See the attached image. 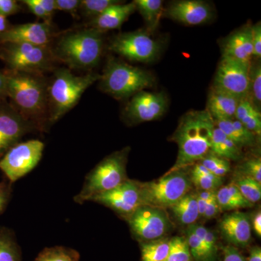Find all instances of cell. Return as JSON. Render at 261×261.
I'll use <instances>...</instances> for the list:
<instances>
[{"mask_svg":"<svg viewBox=\"0 0 261 261\" xmlns=\"http://www.w3.org/2000/svg\"><path fill=\"white\" fill-rule=\"evenodd\" d=\"M5 71L10 104L35 130H47L48 80L41 73Z\"/></svg>","mask_w":261,"mask_h":261,"instance_id":"6da1fadb","label":"cell"},{"mask_svg":"<svg viewBox=\"0 0 261 261\" xmlns=\"http://www.w3.org/2000/svg\"><path fill=\"white\" fill-rule=\"evenodd\" d=\"M216 124L207 110L191 111L180 119L173 140L177 144L176 163L168 173L179 171L200 162L211 152L213 134Z\"/></svg>","mask_w":261,"mask_h":261,"instance_id":"7a4b0ae2","label":"cell"},{"mask_svg":"<svg viewBox=\"0 0 261 261\" xmlns=\"http://www.w3.org/2000/svg\"><path fill=\"white\" fill-rule=\"evenodd\" d=\"M56 61L71 69L90 70L95 68L102 58L104 48L103 32L89 28L65 33L51 47Z\"/></svg>","mask_w":261,"mask_h":261,"instance_id":"3957f363","label":"cell"},{"mask_svg":"<svg viewBox=\"0 0 261 261\" xmlns=\"http://www.w3.org/2000/svg\"><path fill=\"white\" fill-rule=\"evenodd\" d=\"M100 79L98 73L75 75L69 69L56 70L51 80H48L47 126L57 121L73 109L85 91Z\"/></svg>","mask_w":261,"mask_h":261,"instance_id":"277c9868","label":"cell"},{"mask_svg":"<svg viewBox=\"0 0 261 261\" xmlns=\"http://www.w3.org/2000/svg\"><path fill=\"white\" fill-rule=\"evenodd\" d=\"M99 81L102 92L116 99H126L153 87L155 79L147 70L110 58Z\"/></svg>","mask_w":261,"mask_h":261,"instance_id":"5b68a950","label":"cell"},{"mask_svg":"<svg viewBox=\"0 0 261 261\" xmlns=\"http://www.w3.org/2000/svg\"><path fill=\"white\" fill-rule=\"evenodd\" d=\"M128 153V148L117 151L98 163L87 173L82 190L73 197L74 202L84 204L98 195L116 188L128 179L126 170Z\"/></svg>","mask_w":261,"mask_h":261,"instance_id":"8992f818","label":"cell"},{"mask_svg":"<svg viewBox=\"0 0 261 261\" xmlns=\"http://www.w3.org/2000/svg\"><path fill=\"white\" fill-rule=\"evenodd\" d=\"M0 58L7 70L44 74L54 69L56 59L51 46L34 45L23 43L0 44Z\"/></svg>","mask_w":261,"mask_h":261,"instance_id":"52a82bcc","label":"cell"},{"mask_svg":"<svg viewBox=\"0 0 261 261\" xmlns=\"http://www.w3.org/2000/svg\"><path fill=\"white\" fill-rule=\"evenodd\" d=\"M191 178L179 171L167 173L163 177L147 183H139L142 205L171 208L192 189Z\"/></svg>","mask_w":261,"mask_h":261,"instance_id":"ba28073f","label":"cell"},{"mask_svg":"<svg viewBox=\"0 0 261 261\" xmlns=\"http://www.w3.org/2000/svg\"><path fill=\"white\" fill-rule=\"evenodd\" d=\"M108 49L128 61L148 63L159 58L162 46L147 31L138 30L115 36Z\"/></svg>","mask_w":261,"mask_h":261,"instance_id":"9c48e42d","label":"cell"},{"mask_svg":"<svg viewBox=\"0 0 261 261\" xmlns=\"http://www.w3.org/2000/svg\"><path fill=\"white\" fill-rule=\"evenodd\" d=\"M44 149V144L40 140L19 142L0 159V171L13 185L36 168L42 159Z\"/></svg>","mask_w":261,"mask_h":261,"instance_id":"30bf717a","label":"cell"},{"mask_svg":"<svg viewBox=\"0 0 261 261\" xmlns=\"http://www.w3.org/2000/svg\"><path fill=\"white\" fill-rule=\"evenodd\" d=\"M250 63L221 57L212 86L241 99L247 97Z\"/></svg>","mask_w":261,"mask_h":261,"instance_id":"8fae6325","label":"cell"},{"mask_svg":"<svg viewBox=\"0 0 261 261\" xmlns=\"http://www.w3.org/2000/svg\"><path fill=\"white\" fill-rule=\"evenodd\" d=\"M127 221L132 233L143 241L161 239L171 226L165 210L148 205H141Z\"/></svg>","mask_w":261,"mask_h":261,"instance_id":"7c38bea8","label":"cell"},{"mask_svg":"<svg viewBox=\"0 0 261 261\" xmlns=\"http://www.w3.org/2000/svg\"><path fill=\"white\" fill-rule=\"evenodd\" d=\"M168 106L166 94L144 90L130 97L123 111V116L132 124L155 121L164 115Z\"/></svg>","mask_w":261,"mask_h":261,"instance_id":"4fadbf2b","label":"cell"},{"mask_svg":"<svg viewBox=\"0 0 261 261\" xmlns=\"http://www.w3.org/2000/svg\"><path fill=\"white\" fill-rule=\"evenodd\" d=\"M91 201L109 207L127 220L142 205L139 182L126 179L116 188L98 195Z\"/></svg>","mask_w":261,"mask_h":261,"instance_id":"5bb4252c","label":"cell"},{"mask_svg":"<svg viewBox=\"0 0 261 261\" xmlns=\"http://www.w3.org/2000/svg\"><path fill=\"white\" fill-rule=\"evenodd\" d=\"M35 130L6 100L0 102V159L20 142L24 135Z\"/></svg>","mask_w":261,"mask_h":261,"instance_id":"9a60e30c","label":"cell"},{"mask_svg":"<svg viewBox=\"0 0 261 261\" xmlns=\"http://www.w3.org/2000/svg\"><path fill=\"white\" fill-rule=\"evenodd\" d=\"M56 37L51 23H29L10 25L0 35V44L5 43H23L47 47Z\"/></svg>","mask_w":261,"mask_h":261,"instance_id":"2e32d148","label":"cell"},{"mask_svg":"<svg viewBox=\"0 0 261 261\" xmlns=\"http://www.w3.org/2000/svg\"><path fill=\"white\" fill-rule=\"evenodd\" d=\"M163 15L187 25H198L210 21L214 12L207 2L179 0L170 3Z\"/></svg>","mask_w":261,"mask_h":261,"instance_id":"e0dca14e","label":"cell"},{"mask_svg":"<svg viewBox=\"0 0 261 261\" xmlns=\"http://www.w3.org/2000/svg\"><path fill=\"white\" fill-rule=\"evenodd\" d=\"M220 229L222 236L233 247L247 246L251 240V222L248 215L244 212L235 211L226 215L220 223Z\"/></svg>","mask_w":261,"mask_h":261,"instance_id":"ac0fdd59","label":"cell"},{"mask_svg":"<svg viewBox=\"0 0 261 261\" xmlns=\"http://www.w3.org/2000/svg\"><path fill=\"white\" fill-rule=\"evenodd\" d=\"M252 25L247 23L224 39L221 45L222 57L250 63L252 59Z\"/></svg>","mask_w":261,"mask_h":261,"instance_id":"d6986e66","label":"cell"},{"mask_svg":"<svg viewBox=\"0 0 261 261\" xmlns=\"http://www.w3.org/2000/svg\"><path fill=\"white\" fill-rule=\"evenodd\" d=\"M136 10L137 8L134 2L127 4L117 3L91 20L88 24L89 27L102 32L120 29Z\"/></svg>","mask_w":261,"mask_h":261,"instance_id":"ffe728a7","label":"cell"},{"mask_svg":"<svg viewBox=\"0 0 261 261\" xmlns=\"http://www.w3.org/2000/svg\"><path fill=\"white\" fill-rule=\"evenodd\" d=\"M240 99L212 86L207 97V110L214 121L233 119Z\"/></svg>","mask_w":261,"mask_h":261,"instance_id":"44dd1931","label":"cell"},{"mask_svg":"<svg viewBox=\"0 0 261 261\" xmlns=\"http://www.w3.org/2000/svg\"><path fill=\"white\" fill-rule=\"evenodd\" d=\"M214 121L216 126L240 149L255 145L257 136L235 118Z\"/></svg>","mask_w":261,"mask_h":261,"instance_id":"7402d4cb","label":"cell"},{"mask_svg":"<svg viewBox=\"0 0 261 261\" xmlns=\"http://www.w3.org/2000/svg\"><path fill=\"white\" fill-rule=\"evenodd\" d=\"M175 219L182 225L190 226L195 224L200 218L197 207V195L195 193L187 194L171 207Z\"/></svg>","mask_w":261,"mask_h":261,"instance_id":"603a6c76","label":"cell"},{"mask_svg":"<svg viewBox=\"0 0 261 261\" xmlns=\"http://www.w3.org/2000/svg\"><path fill=\"white\" fill-rule=\"evenodd\" d=\"M216 199L221 211L238 210L253 206L233 183L219 188V191L216 192Z\"/></svg>","mask_w":261,"mask_h":261,"instance_id":"cb8c5ba5","label":"cell"},{"mask_svg":"<svg viewBox=\"0 0 261 261\" xmlns=\"http://www.w3.org/2000/svg\"><path fill=\"white\" fill-rule=\"evenodd\" d=\"M211 152L228 161H238L242 158V149L235 145L216 126L213 134Z\"/></svg>","mask_w":261,"mask_h":261,"instance_id":"d4e9b609","label":"cell"},{"mask_svg":"<svg viewBox=\"0 0 261 261\" xmlns=\"http://www.w3.org/2000/svg\"><path fill=\"white\" fill-rule=\"evenodd\" d=\"M234 118L257 136L261 134V114L247 99H240Z\"/></svg>","mask_w":261,"mask_h":261,"instance_id":"484cf974","label":"cell"},{"mask_svg":"<svg viewBox=\"0 0 261 261\" xmlns=\"http://www.w3.org/2000/svg\"><path fill=\"white\" fill-rule=\"evenodd\" d=\"M134 3L145 20L147 32H154L159 27L160 18L163 15V2L161 0H135Z\"/></svg>","mask_w":261,"mask_h":261,"instance_id":"4316f807","label":"cell"},{"mask_svg":"<svg viewBox=\"0 0 261 261\" xmlns=\"http://www.w3.org/2000/svg\"><path fill=\"white\" fill-rule=\"evenodd\" d=\"M0 261H22L15 232L6 226H0Z\"/></svg>","mask_w":261,"mask_h":261,"instance_id":"83f0119b","label":"cell"},{"mask_svg":"<svg viewBox=\"0 0 261 261\" xmlns=\"http://www.w3.org/2000/svg\"><path fill=\"white\" fill-rule=\"evenodd\" d=\"M192 183L204 191H216L222 185V178L214 176L200 163H197L192 171Z\"/></svg>","mask_w":261,"mask_h":261,"instance_id":"f1b7e54d","label":"cell"},{"mask_svg":"<svg viewBox=\"0 0 261 261\" xmlns=\"http://www.w3.org/2000/svg\"><path fill=\"white\" fill-rule=\"evenodd\" d=\"M233 184L238 187L243 197L250 203L254 205L260 200L261 184L253 178L238 172Z\"/></svg>","mask_w":261,"mask_h":261,"instance_id":"f546056e","label":"cell"},{"mask_svg":"<svg viewBox=\"0 0 261 261\" xmlns=\"http://www.w3.org/2000/svg\"><path fill=\"white\" fill-rule=\"evenodd\" d=\"M170 240L159 239L142 244V261H164L169 251Z\"/></svg>","mask_w":261,"mask_h":261,"instance_id":"4dcf8cb0","label":"cell"},{"mask_svg":"<svg viewBox=\"0 0 261 261\" xmlns=\"http://www.w3.org/2000/svg\"><path fill=\"white\" fill-rule=\"evenodd\" d=\"M247 99L255 109L260 112L261 65L258 60L255 63H250V80Z\"/></svg>","mask_w":261,"mask_h":261,"instance_id":"1f68e13d","label":"cell"},{"mask_svg":"<svg viewBox=\"0 0 261 261\" xmlns=\"http://www.w3.org/2000/svg\"><path fill=\"white\" fill-rule=\"evenodd\" d=\"M80 252L63 246L46 247L34 261H80Z\"/></svg>","mask_w":261,"mask_h":261,"instance_id":"d6a6232c","label":"cell"},{"mask_svg":"<svg viewBox=\"0 0 261 261\" xmlns=\"http://www.w3.org/2000/svg\"><path fill=\"white\" fill-rule=\"evenodd\" d=\"M188 226L192 228V231L200 239L201 243L205 249L207 260L212 261L214 260L216 255V250H217L216 238L215 233L202 225L194 224Z\"/></svg>","mask_w":261,"mask_h":261,"instance_id":"836d02e7","label":"cell"},{"mask_svg":"<svg viewBox=\"0 0 261 261\" xmlns=\"http://www.w3.org/2000/svg\"><path fill=\"white\" fill-rule=\"evenodd\" d=\"M121 3L116 0H82L80 10L82 15L91 20L97 18L112 5Z\"/></svg>","mask_w":261,"mask_h":261,"instance_id":"e575fe53","label":"cell"},{"mask_svg":"<svg viewBox=\"0 0 261 261\" xmlns=\"http://www.w3.org/2000/svg\"><path fill=\"white\" fill-rule=\"evenodd\" d=\"M186 238L176 237L170 240L169 251L164 261H192Z\"/></svg>","mask_w":261,"mask_h":261,"instance_id":"d590c367","label":"cell"},{"mask_svg":"<svg viewBox=\"0 0 261 261\" xmlns=\"http://www.w3.org/2000/svg\"><path fill=\"white\" fill-rule=\"evenodd\" d=\"M204 167L207 168L214 176L223 178L230 171L229 161L227 160L219 157L210 152L206 154L200 162Z\"/></svg>","mask_w":261,"mask_h":261,"instance_id":"8d00e7d4","label":"cell"},{"mask_svg":"<svg viewBox=\"0 0 261 261\" xmlns=\"http://www.w3.org/2000/svg\"><path fill=\"white\" fill-rule=\"evenodd\" d=\"M186 240L192 257L196 261H207L203 245L201 243L200 239L190 226L187 228Z\"/></svg>","mask_w":261,"mask_h":261,"instance_id":"74e56055","label":"cell"},{"mask_svg":"<svg viewBox=\"0 0 261 261\" xmlns=\"http://www.w3.org/2000/svg\"><path fill=\"white\" fill-rule=\"evenodd\" d=\"M238 172L253 178L261 184V159L260 157H252L244 161L239 167Z\"/></svg>","mask_w":261,"mask_h":261,"instance_id":"f35d334b","label":"cell"},{"mask_svg":"<svg viewBox=\"0 0 261 261\" xmlns=\"http://www.w3.org/2000/svg\"><path fill=\"white\" fill-rule=\"evenodd\" d=\"M13 195V184L3 178L0 181V216L4 214L11 200Z\"/></svg>","mask_w":261,"mask_h":261,"instance_id":"ab89813d","label":"cell"},{"mask_svg":"<svg viewBox=\"0 0 261 261\" xmlns=\"http://www.w3.org/2000/svg\"><path fill=\"white\" fill-rule=\"evenodd\" d=\"M252 58L258 60L261 57V23L257 22L252 25Z\"/></svg>","mask_w":261,"mask_h":261,"instance_id":"60d3db41","label":"cell"},{"mask_svg":"<svg viewBox=\"0 0 261 261\" xmlns=\"http://www.w3.org/2000/svg\"><path fill=\"white\" fill-rule=\"evenodd\" d=\"M21 10V6L15 0H0V15L8 18Z\"/></svg>","mask_w":261,"mask_h":261,"instance_id":"b9f144b4","label":"cell"},{"mask_svg":"<svg viewBox=\"0 0 261 261\" xmlns=\"http://www.w3.org/2000/svg\"><path fill=\"white\" fill-rule=\"evenodd\" d=\"M80 0H55L56 10L66 12L73 16L80 10Z\"/></svg>","mask_w":261,"mask_h":261,"instance_id":"7bdbcfd3","label":"cell"},{"mask_svg":"<svg viewBox=\"0 0 261 261\" xmlns=\"http://www.w3.org/2000/svg\"><path fill=\"white\" fill-rule=\"evenodd\" d=\"M21 3L27 5L30 12L37 18L42 19L44 22L51 23V18L43 10L42 6L37 3V0H24Z\"/></svg>","mask_w":261,"mask_h":261,"instance_id":"ee69618b","label":"cell"},{"mask_svg":"<svg viewBox=\"0 0 261 261\" xmlns=\"http://www.w3.org/2000/svg\"><path fill=\"white\" fill-rule=\"evenodd\" d=\"M216 191H204V190H201V191L196 194L197 195V207H198L200 217L203 216L207 204L209 203L211 199L216 195Z\"/></svg>","mask_w":261,"mask_h":261,"instance_id":"f6af8a7d","label":"cell"},{"mask_svg":"<svg viewBox=\"0 0 261 261\" xmlns=\"http://www.w3.org/2000/svg\"><path fill=\"white\" fill-rule=\"evenodd\" d=\"M224 261H246L238 248L228 245L224 248Z\"/></svg>","mask_w":261,"mask_h":261,"instance_id":"bcb514c9","label":"cell"},{"mask_svg":"<svg viewBox=\"0 0 261 261\" xmlns=\"http://www.w3.org/2000/svg\"><path fill=\"white\" fill-rule=\"evenodd\" d=\"M221 211L219 203H218L217 199H216V195L211 199L209 203L207 204L205 213H204L202 217L205 218L206 219H213V218H214Z\"/></svg>","mask_w":261,"mask_h":261,"instance_id":"7dc6e473","label":"cell"},{"mask_svg":"<svg viewBox=\"0 0 261 261\" xmlns=\"http://www.w3.org/2000/svg\"><path fill=\"white\" fill-rule=\"evenodd\" d=\"M37 3L42 6L43 10L49 15L50 18H53L55 11L56 10L55 0H37Z\"/></svg>","mask_w":261,"mask_h":261,"instance_id":"c3c4849f","label":"cell"},{"mask_svg":"<svg viewBox=\"0 0 261 261\" xmlns=\"http://www.w3.org/2000/svg\"><path fill=\"white\" fill-rule=\"evenodd\" d=\"M7 76L5 70H0V102L6 100Z\"/></svg>","mask_w":261,"mask_h":261,"instance_id":"681fc988","label":"cell"},{"mask_svg":"<svg viewBox=\"0 0 261 261\" xmlns=\"http://www.w3.org/2000/svg\"><path fill=\"white\" fill-rule=\"evenodd\" d=\"M252 226L255 233L260 238L261 237V214L260 211L257 212L252 219Z\"/></svg>","mask_w":261,"mask_h":261,"instance_id":"f907efd6","label":"cell"},{"mask_svg":"<svg viewBox=\"0 0 261 261\" xmlns=\"http://www.w3.org/2000/svg\"><path fill=\"white\" fill-rule=\"evenodd\" d=\"M248 261H261V249L260 247H255L250 250Z\"/></svg>","mask_w":261,"mask_h":261,"instance_id":"816d5d0a","label":"cell"},{"mask_svg":"<svg viewBox=\"0 0 261 261\" xmlns=\"http://www.w3.org/2000/svg\"><path fill=\"white\" fill-rule=\"evenodd\" d=\"M10 27L9 21L8 18L0 15V35L6 32Z\"/></svg>","mask_w":261,"mask_h":261,"instance_id":"f5cc1de1","label":"cell"}]
</instances>
